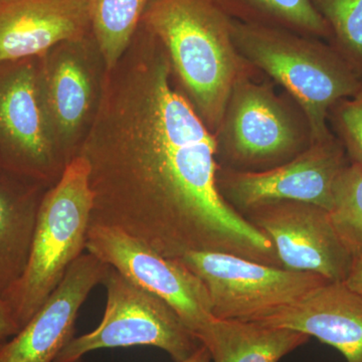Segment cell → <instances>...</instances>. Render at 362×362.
Masks as SVG:
<instances>
[{"mask_svg": "<svg viewBox=\"0 0 362 362\" xmlns=\"http://www.w3.org/2000/svg\"><path fill=\"white\" fill-rule=\"evenodd\" d=\"M160 42L139 25L105 73L76 152L89 165L90 226L118 228L169 259L223 252L282 267L273 243L225 201L218 143L175 89Z\"/></svg>", "mask_w": 362, "mask_h": 362, "instance_id": "obj_1", "label": "cell"}, {"mask_svg": "<svg viewBox=\"0 0 362 362\" xmlns=\"http://www.w3.org/2000/svg\"><path fill=\"white\" fill-rule=\"evenodd\" d=\"M141 25L165 49L202 121L218 125L237 71L225 16L211 0H150Z\"/></svg>", "mask_w": 362, "mask_h": 362, "instance_id": "obj_2", "label": "cell"}, {"mask_svg": "<svg viewBox=\"0 0 362 362\" xmlns=\"http://www.w3.org/2000/svg\"><path fill=\"white\" fill-rule=\"evenodd\" d=\"M93 204L89 165L76 156L45 192L25 271L2 295L21 329L84 254Z\"/></svg>", "mask_w": 362, "mask_h": 362, "instance_id": "obj_3", "label": "cell"}, {"mask_svg": "<svg viewBox=\"0 0 362 362\" xmlns=\"http://www.w3.org/2000/svg\"><path fill=\"white\" fill-rule=\"evenodd\" d=\"M232 35L247 58L301 105L310 126L312 144L332 138L326 125L328 111L362 88L349 62L322 47L262 28L235 26Z\"/></svg>", "mask_w": 362, "mask_h": 362, "instance_id": "obj_4", "label": "cell"}, {"mask_svg": "<svg viewBox=\"0 0 362 362\" xmlns=\"http://www.w3.org/2000/svg\"><path fill=\"white\" fill-rule=\"evenodd\" d=\"M106 309L97 328L74 337L54 362H80L99 349L152 346L175 362L185 361L202 343L165 301L109 266L102 281Z\"/></svg>", "mask_w": 362, "mask_h": 362, "instance_id": "obj_5", "label": "cell"}, {"mask_svg": "<svg viewBox=\"0 0 362 362\" xmlns=\"http://www.w3.org/2000/svg\"><path fill=\"white\" fill-rule=\"evenodd\" d=\"M181 263L206 286L216 319L252 321L301 299L329 281L223 252H192Z\"/></svg>", "mask_w": 362, "mask_h": 362, "instance_id": "obj_6", "label": "cell"}, {"mask_svg": "<svg viewBox=\"0 0 362 362\" xmlns=\"http://www.w3.org/2000/svg\"><path fill=\"white\" fill-rule=\"evenodd\" d=\"M0 165L49 187L68 165L45 113L39 57L0 64Z\"/></svg>", "mask_w": 362, "mask_h": 362, "instance_id": "obj_7", "label": "cell"}, {"mask_svg": "<svg viewBox=\"0 0 362 362\" xmlns=\"http://www.w3.org/2000/svg\"><path fill=\"white\" fill-rule=\"evenodd\" d=\"M103 59L92 33L57 45L39 57L42 102L54 142L70 162L96 112Z\"/></svg>", "mask_w": 362, "mask_h": 362, "instance_id": "obj_8", "label": "cell"}, {"mask_svg": "<svg viewBox=\"0 0 362 362\" xmlns=\"http://www.w3.org/2000/svg\"><path fill=\"white\" fill-rule=\"evenodd\" d=\"M86 250L165 301L197 335L214 318L206 286L177 259L162 256L118 228L90 226Z\"/></svg>", "mask_w": 362, "mask_h": 362, "instance_id": "obj_9", "label": "cell"}, {"mask_svg": "<svg viewBox=\"0 0 362 362\" xmlns=\"http://www.w3.org/2000/svg\"><path fill=\"white\" fill-rule=\"evenodd\" d=\"M349 164L341 145L333 138L313 143L289 161L259 171L218 173V187L225 201L239 211L273 202H299L329 211L335 182Z\"/></svg>", "mask_w": 362, "mask_h": 362, "instance_id": "obj_10", "label": "cell"}, {"mask_svg": "<svg viewBox=\"0 0 362 362\" xmlns=\"http://www.w3.org/2000/svg\"><path fill=\"white\" fill-rule=\"evenodd\" d=\"M243 216L273 243L281 265L344 283L354 259L338 237L329 211L299 202H273Z\"/></svg>", "mask_w": 362, "mask_h": 362, "instance_id": "obj_11", "label": "cell"}, {"mask_svg": "<svg viewBox=\"0 0 362 362\" xmlns=\"http://www.w3.org/2000/svg\"><path fill=\"white\" fill-rule=\"evenodd\" d=\"M108 268L90 252L81 255L35 315L0 349V362H54L75 337L78 312Z\"/></svg>", "mask_w": 362, "mask_h": 362, "instance_id": "obj_12", "label": "cell"}, {"mask_svg": "<svg viewBox=\"0 0 362 362\" xmlns=\"http://www.w3.org/2000/svg\"><path fill=\"white\" fill-rule=\"evenodd\" d=\"M90 33V0L0 1V64L42 56Z\"/></svg>", "mask_w": 362, "mask_h": 362, "instance_id": "obj_13", "label": "cell"}, {"mask_svg": "<svg viewBox=\"0 0 362 362\" xmlns=\"http://www.w3.org/2000/svg\"><path fill=\"white\" fill-rule=\"evenodd\" d=\"M252 322L299 331L338 350L347 362H362V295L345 283L326 282Z\"/></svg>", "mask_w": 362, "mask_h": 362, "instance_id": "obj_14", "label": "cell"}, {"mask_svg": "<svg viewBox=\"0 0 362 362\" xmlns=\"http://www.w3.org/2000/svg\"><path fill=\"white\" fill-rule=\"evenodd\" d=\"M230 143L235 161L245 165L278 163L297 148L294 126L275 98L256 86L240 87L230 113Z\"/></svg>", "mask_w": 362, "mask_h": 362, "instance_id": "obj_15", "label": "cell"}, {"mask_svg": "<svg viewBox=\"0 0 362 362\" xmlns=\"http://www.w3.org/2000/svg\"><path fill=\"white\" fill-rule=\"evenodd\" d=\"M49 187L0 168V294L21 277Z\"/></svg>", "mask_w": 362, "mask_h": 362, "instance_id": "obj_16", "label": "cell"}, {"mask_svg": "<svg viewBox=\"0 0 362 362\" xmlns=\"http://www.w3.org/2000/svg\"><path fill=\"white\" fill-rule=\"evenodd\" d=\"M211 362H279L310 337L252 321L214 318L197 335Z\"/></svg>", "mask_w": 362, "mask_h": 362, "instance_id": "obj_17", "label": "cell"}, {"mask_svg": "<svg viewBox=\"0 0 362 362\" xmlns=\"http://www.w3.org/2000/svg\"><path fill=\"white\" fill-rule=\"evenodd\" d=\"M150 0H90V33L106 71L115 68L134 37Z\"/></svg>", "mask_w": 362, "mask_h": 362, "instance_id": "obj_18", "label": "cell"}, {"mask_svg": "<svg viewBox=\"0 0 362 362\" xmlns=\"http://www.w3.org/2000/svg\"><path fill=\"white\" fill-rule=\"evenodd\" d=\"M331 221L354 262L362 263V165L347 164L335 182Z\"/></svg>", "mask_w": 362, "mask_h": 362, "instance_id": "obj_19", "label": "cell"}, {"mask_svg": "<svg viewBox=\"0 0 362 362\" xmlns=\"http://www.w3.org/2000/svg\"><path fill=\"white\" fill-rule=\"evenodd\" d=\"M316 1L324 20L330 23L343 51L354 63L352 68L362 70V0Z\"/></svg>", "mask_w": 362, "mask_h": 362, "instance_id": "obj_20", "label": "cell"}, {"mask_svg": "<svg viewBox=\"0 0 362 362\" xmlns=\"http://www.w3.org/2000/svg\"><path fill=\"white\" fill-rule=\"evenodd\" d=\"M269 11L311 32L325 33L327 23L310 0H256Z\"/></svg>", "mask_w": 362, "mask_h": 362, "instance_id": "obj_21", "label": "cell"}, {"mask_svg": "<svg viewBox=\"0 0 362 362\" xmlns=\"http://www.w3.org/2000/svg\"><path fill=\"white\" fill-rule=\"evenodd\" d=\"M337 122L352 162L362 165V88L349 100H342Z\"/></svg>", "mask_w": 362, "mask_h": 362, "instance_id": "obj_22", "label": "cell"}, {"mask_svg": "<svg viewBox=\"0 0 362 362\" xmlns=\"http://www.w3.org/2000/svg\"><path fill=\"white\" fill-rule=\"evenodd\" d=\"M21 327L9 309L4 296L0 294V349L14 335L20 332Z\"/></svg>", "mask_w": 362, "mask_h": 362, "instance_id": "obj_23", "label": "cell"}, {"mask_svg": "<svg viewBox=\"0 0 362 362\" xmlns=\"http://www.w3.org/2000/svg\"><path fill=\"white\" fill-rule=\"evenodd\" d=\"M345 284L349 286L350 289L354 290L362 295V263L361 262H354L351 271Z\"/></svg>", "mask_w": 362, "mask_h": 362, "instance_id": "obj_24", "label": "cell"}, {"mask_svg": "<svg viewBox=\"0 0 362 362\" xmlns=\"http://www.w3.org/2000/svg\"><path fill=\"white\" fill-rule=\"evenodd\" d=\"M180 362H211V357L209 349L204 344H202L192 356Z\"/></svg>", "mask_w": 362, "mask_h": 362, "instance_id": "obj_25", "label": "cell"}, {"mask_svg": "<svg viewBox=\"0 0 362 362\" xmlns=\"http://www.w3.org/2000/svg\"><path fill=\"white\" fill-rule=\"evenodd\" d=\"M0 1H4V0H0Z\"/></svg>", "mask_w": 362, "mask_h": 362, "instance_id": "obj_26", "label": "cell"}, {"mask_svg": "<svg viewBox=\"0 0 362 362\" xmlns=\"http://www.w3.org/2000/svg\"><path fill=\"white\" fill-rule=\"evenodd\" d=\"M0 168H1V165H0Z\"/></svg>", "mask_w": 362, "mask_h": 362, "instance_id": "obj_27", "label": "cell"}]
</instances>
